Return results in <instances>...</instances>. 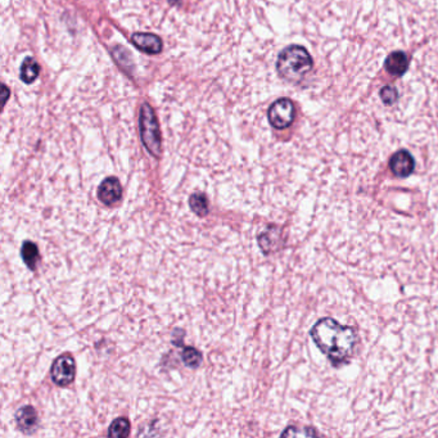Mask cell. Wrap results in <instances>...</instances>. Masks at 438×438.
Wrapping results in <instances>:
<instances>
[{
  "instance_id": "cell-1",
  "label": "cell",
  "mask_w": 438,
  "mask_h": 438,
  "mask_svg": "<svg viewBox=\"0 0 438 438\" xmlns=\"http://www.w3.org/2000/svg\"><path fill=\"white\" fill-rule=\"evenodd\" d=\"M313 341L334 367L347 362L355 353L358 334L352 326L341 325L333 317H323L311 329Z\"/></svg>"
},
{
  "instance_id": "cell-2",
  "label": "cell",
  "mask_w": 438,
  "mask_h": 438,
  "mask_svg": "<svg viewBox=\"0 0 438 438\" xmlns=\"http://www.w3.org/2000/svg\"><path fill=\"white\" fill-rule=\"evenodd\" d=\"M314 67V61L310 53L301 45H290L278 57L277 70L281 78L290 82L297 84L302 81Z\"/></svg>"
},
{
  "instance_id": "cell-3",
  "label": "cell",
  "mask_w": 438,
  "mask_h": 438,
  "mask_svg": "<svg viewBox=\"0 0 438 438\" xmlns=\"http://www.w3.org/2000/svg\"><path fill=\"white\" fill-rule=\"evenodd\" d=\"M141 135L144 147L152 156L159 157L161 155V132L155 112L150 105H143L141 108Z\"/></svg>"
},
{
  "instance_id": "cell-4",
  "label": "cell",
  "mask_w": 438,
  "mask_h": 438,
  "mask_svg": "<svg viewBox=\"0 0 438 438\" xmlns=\"http://www.w3.org/2000/svg\"><path fill=\"white\" fill-rule=\"evenodd\" d=\"M269 123L272 128L283 130L290 128L295 120V105L288 98H281L269 108Z\"/></svg>"
},
{
  "instance_id": "cell-5",
  "label": "cell",
  "mask_w": 438,
  "mask_h": 438,
  "mask_svg": "<svg viewBox=\"0 0 438 438\" xmlns=\"http://www.w3.org/2000/svg\"><path fill=\"white\" fill-rule=\"evenodd\" d=\"M75 374H76V362L70 353H64L54 360L51 376L55 385L62 387L69 386L73 382Z\"/></svg>"
},
{
  "instance_id": "cell-6",
  "label": "cell",
  "mask_w": 438,
  "mask_h": 438,
  "mask_svg": "<svg viewBox=\"0 0 438 438\" xmlns=\"http://www.w3.org/2000/svg\"><path fill=\"white\" fill-rule=\"evenodd\" d=\"M389 168L397 177H408L415 168V159L408 150L401 149L389 159Z\"/></svg>"
},
{
  "instance_id": "cell-7",
  "label": "cell",
  "mask_w": 438,
  "mask_h": 438,
  "mask_svg": "<svg viewBox=\"0 0 438 438\" xmlns=\"http://www.w3.org/2000/svg\"><path fill=\"white\" fill-rule=\"evenodd\" d=\"M123 197V186L119 179L107 177L98 188V198L107 206H111L116 202L120 201Z\"/></svg>"
},
{
  "instance_id": "cell-8",
  "label": "cell",
  "mask_w": 438,
  "mask_h": 438,
  "mask_svg": "<svg viewBox=\"0 0 438 438\" xmlns=\"http://www.w3.org/2000/svg\"><path fill=\"white\" fill-rule=\"evenodd\" d=\"M387 72L396 78H401L409 69V58L403 51L391 53L385 62Z\"/></svg>"
},
{
  "instance_id": "cell-9",
  "label": "cell",
  "mask_w": 438,
  "mask_h": 438,
  "mask_svg": "<svg viewBox=\"0 0 438 438\" xmlns=\"http://www.w3.org/2000/svg\"><path fill=\"white\" fill-rule=\"evenodd\" d=\"M132 44L138 49L148 54H157L162 51V42L155 34H141L137 33L132 36Z\"/></svg>"
},
{
  "instance_id": "cell-10",
  "label": "cell",
  "mask_w": 438,
  "mask_h": 438,
  "mask_svg": "<svg viewBox=\"0 0 438 438\" xmlns=\"http://www.w3.org/2000/svg\"><path fill=\"white\" fill-rule=\"evenodd\" d=\"M17 427L25 433H30L35 430L37 424V414L33 406H24L16 412Z\"/></svg>"
},
{
  "instance_id": "cell-11",
  "label": "cell",
  "mask_w": 438,
  "mask_h": 438,
  "mask_svg": "<svg viewBox=\"0 0 438 438\" xmlns=\"http://www.w3.org/2000/svg\"><path fill=\"white\" fill-rule=\"evenodd\" d=\"M260 247L263 252L266 254H272L274 251H277L281 245V229L272 228L263 231V234L259 237Z\"/></svg>"
},
{
  "instance_id": "cell-12",
  "label": "cell",
  "mask_w": 438,
  "mask_h": 438,
  "mask_svg": "<svg viewBox=\"0 0 438 438\" xmlns=\"http://www.w3.org/2000/svg\"><path fill=\"white\" fill-rule=\"evenodd\" d=\"M21 254H22V259L27 265L28 269L31 270H35L36 265L40 260V254H39V249L36 247L35 243L33 242H25L22 245V249H21Z\"/></svg>"
},
{
  "instance_id": "cell-13",
  "label": "cell",
  "mask_w": 438,
  "mask_h": 438,
  "mask_svg": "<svg viewBox=\"0 0 438 438\" xmlns=\"http://www.w3.org/2000/svg\"><path fill=\"white\" fill-rule=\"evenodd\" d=\"M39 64L36 63L34 58H26L22 66H21V80L25 84H31L35 81L36 78L39 76Z\"/></svg>"
},
{
  "instance_id": "cell-14",
  "label": "cell",
  "mask_w": 438,
  "mask_h": 438,
  "mask_svg": "<svg viewBox=\"0 0 438 438\" xmlns=\"http://www.w3.org/2000/svg\"><path fill=\"white\" fill-rule=\"evenodd\" d=\"M129 435H130V423L125 418L116 419L108 430L110 437H128Z\"/></svg>"
},
{
  "instance_id": "cell-15",
  "label": "cell",
  "mask_w": 438,
  "mask_h": 438,
  "mask_svg": "<svg viewBox=\"0 0 438 438\" xmlns=\"http://www.w3.org/2000/svg\"><path fill=\"white\" fill-rule=\"evenodd\" d=\"M191 209L195 212L198 216H206L209 213V202L204 194L195 193L189 200Z\"/></svg>"
},
{
  "instance_id": "cell-16",
  "label": "cell",
  "mask_w": 438,
  "mask_h": 438,
  "mask_svg": "<svg viewBox=\"0 0 438 438\" xmlns=\"http://www.w3.org/2000/svg\"><path fill=\"white\" fill-rule=\"evenodd\" d=\"M182 359L184 361L185 365L189 368H197L200 367L202 362L201 352L195 350L193 347H186L183 353H182Z\"/></svg>"
},
{
  "instance_id": "cell-17",
  "label": "cell",
  "mask_w": 438,
  "mask_h": 438,
  "mask_svg": "<svg viewBox=\"0 0 438 438\" xmlns=\"http://www.w3.org/2000/svg\"><path fill=\"white\" fill-rule=\"evenodd\" d=\"M379 96H380L382 102L386 105H394L397 102V99H398L397 89L392 87V85H386L385 88H382Z\"/></svg>"
},
{
  "instance_id": "cell-18",
  "label": "cell",
  "mask_w": 438,
  "mask_h": 438,
  "mask_svg": "<svg viewBox=\"0 0 438 438\" xmlns=\"http://www.w3.org/2000/svg\"><path fill=\"white\" fill-rule=\"evenodd\" d=\"M316 432L314 430L306 428L304 430H296L295 427H290L288 430H284L281 436H315Z\"/></svg>"
}]
</instances>
